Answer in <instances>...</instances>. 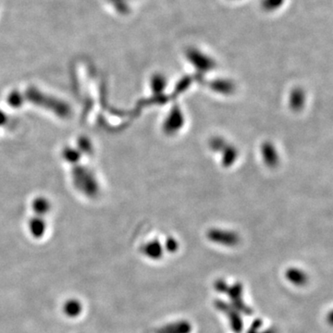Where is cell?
<instances>
[{"label":"cell","mask_w":333,"mask_h":333,"mask_svg":"<svg viewBox=\"0 0 333 333\" xmlns=\"http://www.w3.org/2000/svg\"><path fill=\"white\" fill-rule=\"evenodd\" d=\"M285 279L289 283L297 287H303L308 283V275L305 271L297 268H290L285 271Z\"/></svg>","instance_id":"obj_4"},{"label":"cell","mask_w":333,"mask_h":333,"mask_svg":"<svg viewBox=\"0 0 333 333\" xmlns=\"http://www.w3.org/2000/svg\"><path fill=\"white\" fill-rule=\"evenodd\" d=\"M214 306L226 316L228 320L230 322V326L232 327V331L240 333L243 330V321L241 313L237 309H235L231 304L227 303L223 300L218 299L215 301Z\"/></svg>","instance_id":"obj_1"},{"label":"cell","mask_w":333,"mask_h":333,"mask_svg":"<svg viewBox=\"0 0 333 333\" xmlns=\"http://www.w3.org/2000/svg\"><path fill=\"white\" fill-rule=\"evenodd\" d=\"M210 239L214 242L222 243L225 245H233L237 243V238L232 233H225V232H212L210 234Z\"/></svg>","instance_id":"obj_6"},{"label":"cell","mask_w":333,"mask_h":333,"mask_svg":"<svg viewBox=\"0 0 333 333\" xmlns=\"http://www.w3.org/2000/svg\"><path fill=\"white\" fill-rule=\"evenodd\" d=\"M168 248L171 252H173V251H175L176 249H177V244L173 241H169L168 242Z\"/></svg>","instance_id":"obj_9"},{"label":"cell","mask_w":333,"mask_h":333,"mask_svg":"<svg viewBox=\"0 0 333 333\" xmlns=\"http://www.w3.org/2000/svg\"><path fill=\"white\" fill-rule=\"evenodd\" d=\"M262 324H263V322H262V320L260 318L254 319L253 323L251 324L247 333H278L275 327H270V328H268L265 330L260 331V327L262 326Z\"/></svg>","instance_id":"obj_8"},{"label":"cell","mask_w":333,"mask_h":333,"mask_svg":"<svg viewBox=\"0 0 333 333\" xmlns=\"http://www.w3.org/2000/svg\"><path fill=\"white\" fill-rule=\"evenodd\" d=\"M231 300V305L237 309L240 313L244 315H252L253 310L243 301V286L241 283H234L233 285H228L225 293Z\"/></svg>","instance_id":"obj_2"},{"label":"cell","mask_w":333,"mask_h":333,"mask_svg":"<svg viewBox=\"0 0 333 333\" xmlns=\"http://www.w3.org/2000/svg\"><path fill=\"white\" fill-rule=\"evenodd\" d=\"M64 315L69 318H76L82 315L84 311L83 303L77 298H70L62 305Z\"/></svg>","instance_id":"obj_5"},{"label":"cell","mask_w":333,"mask_h":333,"mask_svg":"<svg viewBox=\"0 0 333 333\" xmlns=\"http://www.w3.org/2000/svg\"><path fill=\"white\" fill-rule=\"evenodd\" d=\"M192 324L188 320L181 319L166 324L156 330V333H191Z\"/></svg>","instance_id":"obj_3"},{"label":"cell","mask_w":333,"mask_h":333,"mask_svg":"<svg viewBox=\"0 0 333 333\" xmlns=\"http://www.w3.org/2000/svg\"><path fill=\"white\" fill-rule=\"evenodd\" d=\"M143 253L151 259H159L162 255V247L158 242L147 243L143 250Z\"/></svg>","instance_id":"obj_7"}]
</instances>
